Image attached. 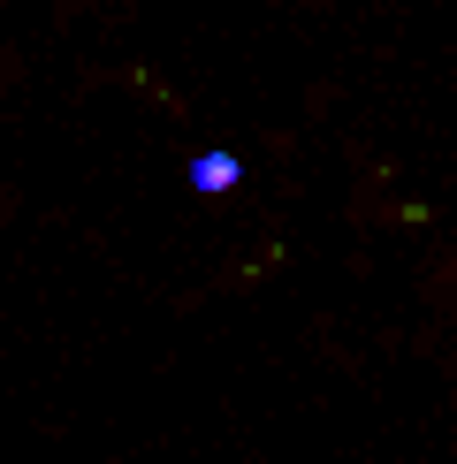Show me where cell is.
I'll return each instance as SVG.
<instances>
[{
  "label": "cell",
  "instance_id": "6da1fadb",
  "mask_svg": "<svg viewBox=\"0 0 457 464\" xmlns=\"http://www.w3.org/2000/svg\"><path fill=\"white\" fill-rule=\"evenodd\" d=\"M237 183H244L237 152H199V160H190V190H206V198H214V190H237Z\"/></svg>",
  "mask_w": 457,
  "mask_h": 464
}]
</instances>
